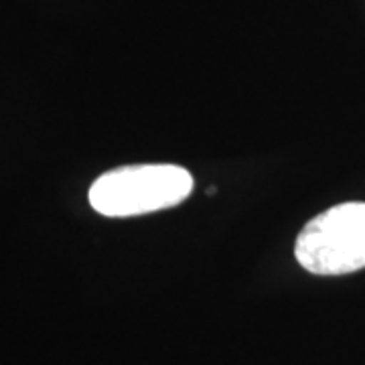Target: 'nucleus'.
I'll return each instance as SVG.
<instances>
[{
    "instance_id": "obj_1",
    "label": "nucleus",
    "mask_w": 365,
    "mask_h": 365,
    "mask_svg": "<svg viewBox=\"0 0 365 365\" xmlns=\"http://www.w3.org/2000/svg\"><path fill=\"white\" fill-rule=\"evenodd\" d=\"M193 191V177L179 165H130L100 175L90 205L106 217H136L175 207Z\"/></svg>"
},
{
    "instance_id": "obj_2",
    "label": "nucleus",
    "mask_w": 365,
    "mask_h": 365,
    "mask_svg": "<svg viewBox=\"0 0 365 365\" xmlns=\"http://www.w3.org/2000/svg\"><path fill=\"white\" fill-rule=\"evenodd\" d=\"M294 256L307 272L341 276L365 268V203L327 209L297 237Z\"/></svg>"
}]
</instances>
